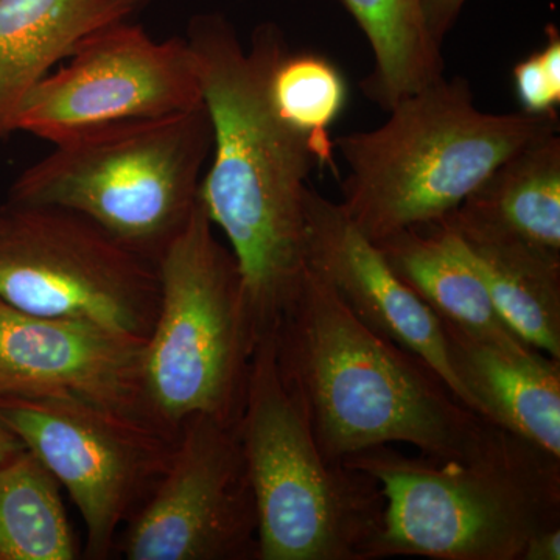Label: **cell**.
<instances>
[{
	"label": "cell",
	"instance_id": "cell-24",
	"mask_svg": "<svg viewBox=\"0 0 560 560\" xmlns=\"http://www.w3.org/2000/svg\"><path fill=\"white\" fill-rule=\"evenodd\" d=\"M560 526L540 530L530 537L521 560H559Z\"/></svg>",
	"mask_w": 560,
	"mask_h": 560
},
{
	"label": "cell",
	"instance_id": "cell-10",
	"mask_svg": "<svg viewBox=\"0 0 560 560\" xmlns=\"http://www.w3.org/2000/svg\"><path fill=\"white\" fill-rule=\"evenodd\" d=\"M202 105L197 60L186 36L156 40L117 22L92 33L22 101L14 130L55 143L77 132Z\"/></svg>",
	"mask_w": 560,
	"mask_h": 560
},
{
	"label": "cell",
	"instance_id": "cell-2",
	"mask_svg": "<svg viewBox=\"0 0 560 560\" xmlns=\"http://www.w3.org/2000/svg\"><path fill=\"white\" fill-rule=\"evenodd\" d=\"M272 338L282 381L330 463L394 442L464 458L493 423L429 363L357 318L308 265Z\"/></svg>",
	"mask_w": 560,
	"mask_h": 560
},
{
	"label": "cell",
	"instance_id": "cell-23",
	"mask_svg": "<svg viewBox=\"0 0 560 560\" xmlns=\"http://www.w3.org/2000/svg\"><path fill=\"white\" fill-rule=\"evenodd\" d=\"M467 0H425L427 22L433 38L444 46L445 36L452 31Z\"/></svg>",
	"mask_w": 560,
	"mask_h": 560
},
{
	"label": "cell",
	"instance_id": "cell-17",
	"mask_svg": "<svg viewBox=\"0 0 560 560\" xmlns=\"http://www.w3.org/2000/svg\"><path fill=\"white\" fill-rule=\"evenodd\" d=\"M444 220L480 272L500 318L521 340L560 360V256L474 224Z\"/></svg>",
	"mask_w": 560,
	"mask_h": 560
},
{
	"label": "cell",
	"instance_id": "cell-20",
	"mask_svg": "<svg viewBox=\"0 0 560 560\" xmlns=\"http://www.w3.org/2000/svg\"><path fill=\"white\" fill-rule=\"evenodd\" d=\"M60 482L24 448L0 464V560H75Z\"/></svg>",
	"mask_w": 560,
	"mask_h": 560
},
{
	"label": "cell",
	"instance_id": "cell-16",
	"mask_svg": "<svg viewBox=\"0 0 560 560\" xmlns=\"http://www.w3.org/2000/svg\"><path fill=\"white\" fill-rule=\"evenodd\" d=\"M375 245L440 318L477 337L523 341L500 318L480 272L444 219L396 232Z\"/></svg>",
	"mask_w": 560,
	"mask_h": 560
},
{
	"label": "cell",
	"instance_id": "cell-8",
	"mask_svg": "<svg viewBox=\"0 0 560 560\" xmlns=\"http://www.w3.org/2000/svg\"><path fill=\"white\" fill-rule=\"evenodd\" d=\"M158 264L58 208L0 209V301L149 340L160 311Z\"/></svg>",
	"mask_w": 560,
	"mask_h": 560
},
{
	"label": "cell",
	"instance_id": "cell-5",
	"mask_svg": "<svg viewBox=\"0 0 560 560\" xmlns=\"http://www.w3.org/2000/svg\"><path fill=\"white\" fill-rule=\"evenodd\" d=\"M212 142L205 103L91 128L25 168L5 206L79 213L158 264L200 205Z\"/></svg>",
	"mask_w": 560,
	"mask_h": 560
},
{
	"label": "cell",
	"instance_id": "cell-18",
	"mask_svg": "<svg viewBox=\"0 0 560 560\" xmlns=\"http://www.w3.org/2000/svg\"><path fill=\"white\" fill-rule=\"evenodd\" d=\"M452 215L560 256V138L544 136L495 168Z\"/></svg>",
	"mask_w": 560,
	"mask_h": 560
},
{
	"label": "cell",
	"instance_id": "cell-6",
	"mask_svg": "<svg viewBox=\"0 0 560 560\" xmlns=\"http://www.w3.org/2000/svg\"><path fill=\"white\" fill-rule=\"evenodd\" d=\"M158 271L160 311L142 368L150 419L175 436L195 416L237 423L260 335L237 260L201 202Z\"/></svg>",
	"mask_w": 560,
	"mask_h": 560
},
{
	"label": "cell",
	"instance_id": "cell-14",
	"mask_svg": "<svg viewBox=\"0 0 560 560\" xmlns=\"http://www.w3.org/2000/svg\"><path fill=\"white\" fill-rule=\"evenodd\" d=\"M440 319L463 404L560 456V360L525 341L477 337Z\"/></svg>",
	"mask_w": 560,
	"mask_h": 560
},
{
	"label": "cell",
	"instance_id": "cell-22",
	"mask_svg": "<svg viewBox=\"0 0 560 560\" xmlns=\"http://www.w3.org/2000/svg\"><path fill=\"white\" fill-rule=\"evenodd\" d=\"M547 33L544 49L517 62L512 70L515 94L522 110L528 114L558 113L560 105V36L552 25Z\"/></svg>",
	"mask_w": 560,
	"mask_h": 560
},
{
	"label": "cell",
	"instance_id": "cell-12",
	"mask_svg": "<svg viewBox=\"0 0 560 560\" xmlns=\"http://www.w3.org/2000/svg\"><path fill=\"white\" fill-rule=\"evenodd\" d=\"M143 350L145 340L130 335L0 301V399L83 400L154 423L143 400Z\"/></svg>",
	"mask_w": 560,
	"mask_h": 560
},
{
	"label": "cell",
	"instance_id": "cell-19",
	"mask_svg": "<svg viewBox=\"0 0 560 560\" xmlns=\"http://www.w3.org/2000/svg\"><path fill=\"white\" fill-rule=\"evenodd\" d=\"M366 36L374 68L363 94L389 110L444 77L442 47L431 35L425 0H341Z\"/></svg>",
	"mask_w": 560,
	"mask_h": 560
},
{
	"label": "cell",
	"instance_id": "cell-21",
	"mask_svg": "<svg viewBox=\"0 0 560 560\" xmlns=\"http://www.w3.org/2000/svg\"><path fill=\"white\" fill-rule=\"evenodd\" d=\"M272 105L290 127L324 145L331 142L329 128L348 102V86L340 69L312 51L289 49L271 75Z\"/></svg>",
	"mask_w": 560,
	"mask_h": 560
},
{
	"label": "cell",
	"instance_id": "cell-25",
	"mask_svg": "<svg viewBox=\"0 0 560 560\" xmlns=\"http://www.w3.org/2000/svg\"><path fill=\"white\" fill-rule=\"evenodd\" d=\"M24 448L22 442L0 420V464L7 463V460L13 458L14 455H18Z\"/></svg>",
	"mask_w": 560,
	"mask_h": 560
},
{
	"label": "cell",
	"instance_id": "cell-13",
	"mask_svg": "<svg viewBox=\"0 0 560 560\" xmlns=\"http://www.w3.org/2000/svg\"><path fill=\"white\" fill-rule=\"evenodd\" d=\"M305 219L308 267L334 287L370 329L429 363L460 400L440 316L393 271L378 246L352 223L340 202L311 186Z\"/></svg>",
	"mask_w": 560,
	"mask_h": 560
},
{
	"label": "cell",
	"instance_id": "cell-4",
	"mask_svg": "<svg viewBox=\"0 0 560 560\" xmlns=\"http://www.w3.org/2000/svg\"><path fill=\"white\" fill-rule=\"evenodd\" d=\"M385 124L335 140L348 165L341 208L371 242L444 219L523 147L559 131L558 113H486L463 77L433 81Z\"/></svg>",
	"mask_w": 560,
	"mask_h": 560
},
{
	"label": "cell",
	"instance_id": "cell-15",
	"mask_svg": "<svg viewBox=\"0 0 560 560\" xmlns=\"http://www.w3.org/2000/svg\"><path fill=\"white\" fill-rule=\"evenodd\" d=\"M150 0H0V147L22 101L92 33L130 21Z\"/></svg>",
	"mask_w": 560,
	"mask_h": 560
},
{
	"label": "cell",
	"instance_id": "cell-3",
	"mask_svg": "<svg viewBox=\"0 0 560 560\" xmlns=\"http://www.w3.org/2000/svg\"><path fill=\"white\" fill-rule=\"evenodd\" d=\"M385 497L370 560H521L534 534L560 526V456L490 423L464 458L377 445L342 460Z\"/></svg>",
	"mask_w": 560,
	"mask_h": 560
},
{
	"label": "cell",
	"instance_id": "cell-11",
	"mask_svg": "<svg viewBox=\"0 0 560 560\" xmlns=\"http://www.w3.org/2000/svg\"><path fill=\"white\" fill-rule=\"evenodd\" d=\"M128 560H259V515L237 423H183L171 466L121 529Z\"/></svg>",
	"mask_w": 560,
	"mask_h": 560
},
{
	"label": "cell",
	"instance_id": "cell-9",
	"mask_svg": "<svg viewBox=\"0 0 560 560\" xmlns=\"http://www.w3.org/2000/svg\"><path fill=\"white\" fill-rule=\"evenodd\" d=\"M0 420L66 489L86 528L81 558L116 555L121 529L153 495L178 436L75 399H0Z\"/></svg>",
	"mask_w": 560,
	"mask_h": 560
},
{
	"label": "cell",
	"instance_id": "cell-1",
	"mask_svg": "<svg viewBox=\"0 0 560 560\" xmlns=\"http://www.w3.org/2000/svg\"><path fill=\"white\" fill-rule=\"evenodd\" d=\"M186 39L212 125L200 202L230 242L264 337L307 268L308 178L316 165L334 164L335 145L294 130L272 105V70L290 49L279 25H257L245 46L226 16L201 13Z\"/></svg>",
	"mask_w": 560,
	"mask_h": 560
},
{
	"label": "cell",
	"instance_id": "cell-7",
	"mask_svg": "<svg viewBox=\"0 0 560 560\" xmlns=\"http://www.w3.org/2000/svg\"><path fill=\"white\" fill-rule=\"evenodd\" d=\"M237 434L259 515V560H370L385 514L381 486L324 458L282 381L272 334L257 342Z\"/></svg>",
	"mask_w": 560,
	"mask_h": 560
}]
</instances>
